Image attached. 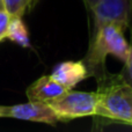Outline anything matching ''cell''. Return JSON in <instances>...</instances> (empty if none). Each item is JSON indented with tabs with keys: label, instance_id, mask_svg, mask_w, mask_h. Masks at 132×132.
I'll return each mask as SVG.
<instances>
[{
	"label": "cell",
	"instance_id": "obj_1",
	"mask_svg": "<svg viewBox=\"0 0 132 132\" xmlns=\"http://www.w3.org/2000/svg\"><path fill=\"white\" fill-rule=\"evenodd\" d=\"M96 97L94 116L128 125L132 124V88L123 78H114L104 82L96 92Z\"/></svg>",
	"mask_w": 132,
	"mask_h": 132
},
{
	"label": "cell",
	"instance_id": "obj_2",
	"mask_svg": "<svg viewBox=\"0 0 132 132\" xmlns=\"http://www.w3.org/2000/svg\"><path fill=\"white\" fill-rule=\"evenodd\" d=\"M123 30L115 24H104L95 29V38L88 55L92 66L103 64L108 55H114L131 68V48L124 38Z\"/></svg>",
	"mask_w": 132,
	"mask_h": 132
},
{
	"label": "cell",
	"instance_id": "obj_3",
	"mask_svg": "<svg viewBox=\"0 0 132 132\" xmlns=\"http://www.w3.org/2000/svg\"><path fill=\"white\" fill-rule=\"evenodd\" d=\"M96 101V93L68 89L60 96L49 101L48 104L57 115L59 122H68L80 117L94 116Z\"/></svg>",
	"mask_w": 132,
	"mask_h": 132
},
{
	"label": "cell",
	"instance_id": "obj_4",
	"mask_svg": "<svg viewBox=\"0 0 132 132\" xmlns=\"http://www.w3.org/2000/svg\"><path fill=\"white\" fill-rule=\"evenodd\" d=\"M92 11L95 29L104 24H115L125 31L130 21L131 0H98Z\"/></svg>",
	"mask_w": 132,
	"mask_h": 132
},
{
	"label": "cell",
	"instance_id": "obj_5",
	"mask_svg": "<svg viewBox=\"0 0 132 132\" xmlns=\"http://www.w3.org/2000/svg\"><path fill=\"white\" fill-rule=\"evenodd\" d=\"M0 117H9L23 121L56 125L59 122L57 115L45 102H34L15 105H0Z\"/></svg>",
	"mask_w": 132,
	"mask_h": 132
},
{
	"label": "cell",
	"instance_id": "obj_6",
	"mask_svg": "<svg viewBox=\"0 0 132 132\" xmlns=\"http://www.w3.org/2000/svg\"><path fill=\"white\" fill-rule=\"evenodd\" d=\"M88 77V70L82 62H64L55 67L51 78L66 89H73Z\"/></svg>",
	"mask_w": 132,
	"mask_h": 132
},
{
	"label": "cell",
	"instance_id": "obj_7",
	"mask_svg": "<svg viewBox=\"0 0 132 132\" xmlns=\"http://www.w3.org/2000/svg\"><path fill=\"white\" fill-rule=\"evenodd\" d=\"M67 89L58 84L51 75H43L31 84L27 89V97L29 101L34 102H45L60 96Z\"/></svg>",
	"mask_w": 132,
	"mask_h": 132
},
{
	"label": "cell",
	"instance_id": "obj_8",
	"mask_svg": "<svg viewBox=\"0 0 132 132\" xmlns=\"http://www.w3.org/2000/svg\"><path fill=\"white\" fill-rule=\"evenodd\" d=\"M6 38L15 42L23 48H28L30 45L28 30L23 23L22 18H19V16H12L11 18Z\"/></svg>",
	"mask_w": 132,
	"mask_h": 132
},
{
	"label": "cell",
	"instance_id": "obj_9",
	"mask_svg": "<svg viewBox=\"0 0 132 132\" xmlns=\"http://www.w3.org/2000/svg\"><path fill=\"white\" fill-rule=\"evenodd\" d=\"M31 0H2V7L11 16L22 18Z\"/></svg>",
	"mask_w": 132,
	"mask_h": 132
},
{
	"label": "cell",
	"instance_id": "obj_10",
	"mask_svg": "<svg viewBox=\"0 0 132 132\" xmlns=\"http://www.w3.org/2000/svg\"><path fill=\"white\" fill-rule=\"evenodd\" d=\"M11 18L12 16L5 11L4 7H1V8H0V41L6 38Z\"/></svg>",
	"mask_w": 132,
	"mask_h": 132
},
{
	"label": "cell",
	"instance_id": "obj_11",
	"mask_svg": "<svg viewBox=\"0 0 132 132\" xmlns=\"http://www.w3.org/2000/svg\"><path fill=\"white\" fill-rule=\"evenodd\" d=\"M85 1H86V4L88 5V7H89V8L92 9V7H93L94 5H95L96 2L98 1V0H85Z\"/></svg>",
	"mask_w": 132,
	"mask_h": 132
},
{
	"label": "cell",
	"instance_id": "obj_12",
	"mask_svg": "<svg viewBox=\"0 0 132 132\" xmlns=\"http://www.w3.org/2000/svg\"><path fill=\"white\" fill-rule=\"evenodd\" d=\"M2 7V0H0V8Z\"/></svg>",
	"mask_w": 132,
	"mask_h": 132
}]
</instances>
